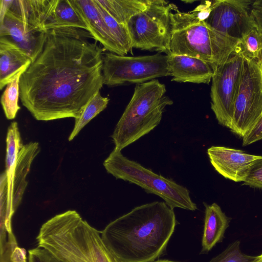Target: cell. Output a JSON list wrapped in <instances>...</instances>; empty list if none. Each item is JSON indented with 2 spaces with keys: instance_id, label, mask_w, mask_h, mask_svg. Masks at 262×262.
Segmentation results:
<instances>
[{
  "instance_id": "obj_1",
  "label": "cell",
  "mask_w": 262,
  "mask_h": 262,
  "mask_svg": "<svg viewBox=\"0 0 262 262\" xmlns=\"http://www.w3.org/2000/svg\"><path fill=\"white\" fill-rule=\"evenodd\" d=\"M88 31H48L44 47L21 75L19 98L37 120L78 118L102 88L103 55Z\"/></svg>"
},
{
  "instance_id": "obj_2",
  "label": "cell",
  "mask_w": 262,
  "mask_h": 262,
  "mask_svg": "<svg viewBox=\"0 0 262 262\" xmlns=\"http://www.w3.org/2000/svg\"><path fill=\"white\" fill-rule=\"evenodd\" d=\"M177 224L164 202L137 206L101 231L111 251L122 262H152L165 251Z\"/></svg>"
},
{
  "instance_id": "obj_3",
  "label": "cell",
  "mask_w": 262,
  "mask_h": 262,
  "mask_svg": "<svg viewBox=\"0 0 262 262\" xmlns=\"http://www.w3.org/2000/svg\"><path fill=\"white\" fill-rule=\"evenodd\" d=\"M38 247L63 262H122L108 248L101 232L75 210L57 214L44 223Z\"/></svg>"
},
{
  "instance_id": "obj_4",
  "label": "cell",
  "mask_w": 262,
  "mask_h": 262,
  "mask_svg": "<svg viewBox=\"0 0 262 262\" xmlns=\"http://www.w3.org/2000/svg\"><path fill=\"white\" fill-rule=\"evenodd\" d=\"M170 18V53L201 59L212 64L214 71L239 43V40L208 27L199 5L186 12L172 4Z\"/></svg>"
},
{
  "instance_id": "obj_5",
  "label": "cell",
  "mask_w": 262,
  "mask_h": 262,
  "mask_svg": "<svg viewBox=\"0 0 262 262\" xmlns=\"http://www.w3.org/2000/svg\"><path fill=\"white\" fill-rule=\"evenodd\" d=\"M166 92L165 85L156 79L136 84L111 136L115 149L121 151L160 124L165 108L173 104Z\"/></svg>"
},
{
  "instance_id": "obj_6",
  "label": "cell",
  "mask_w": 262,
  "mask_h": 262,
  "mask_svg": "<svg viewBox=\"0 0 262 262\" xmlns=\"http://www.w3.org/2000/svg\"><path fill=\"white\" fill-rule=\"evenodd\" d=\"M103 166L117 179L136 184L147 193L160 196L172 209H197L187 188L128 159L120 150L114 149L104 160Z\"/></svg>"
},
{
  "instance_id": "obj_7",
  "label": "cell",
  "mask_w": 262,
  "mask_h": 262,
  "mask_svg": "<svg viewBox=\"0 0 262 262\" xmlns=\"http://www.w3.org/2000/svg\"><path fill=\"white\" fill-rule=\"evenodd\" d=\"M172 4L149 0L144 11L126 23L133 48L170 53V18Z\"/></svg>"
},
{
  "instance_id": "obj_8",
  "label": "cell",
  "mask_w": 262,
  "mask_h": 262,
  "mask_svg": "<svg viewBox=\"0 0 262 262\" xmlns=\"http://www.w3.org/2000/svg\"><path fill=\"white\" fill-rule=\"evenodd\" d=\"M102 74L103 84L108 86L137 84L168 76L167 55L127 56L105 53Z\"/></svg>"
},
{
  "instance_id": "obj_9",
  "label": "cell",
  "mask_w": 262,
  "mask_h": 262,
  "mask_svg": "<svg viewBox=\"0 0 262 262\" xmlns=\"http://www.w3.org/2000/svg\"><path fill=\"white\" fill-rule=\"evenodd\" d=\"M47 26L27 16L15 1H1L0 36L14 42L33 62L45 45Z\"/></svg>"
},
{
  "instance_id": "obj_10",
  "label": "cell",
  "mask_w": 262,
  "mask_h": 262,
  "mask_svg": "<svg viewBox=\"0 0 262 262\" xmlns=\"http://www.w3.org/2000/svg\"><path fill=\"white\" fill-rule=\"evenodd\" d=\"M262 115V73L258 62L244 57L239 86L230 128L243 138Z\"/></svg>"
},
{
  "instance_id": "obj_11",
  "label": "cell",
  "mask_w": 262,
  "mask_h": 262,
  "mask_svg": "<svg viewBox=\"0 0 262 262\" xmlns=\"http://www.w3.org/2000/svg\"><path fill=\"white\" fill-rule=\"evenodd\" d=\"M244 56L238 46L224 63L218 66L211 80V108L219 123L229 129L240 84Z\"/></svg>"
},
{
  "instance_id": "obj_12",
  "label": "cell",
  "mask_w": 262,
  "mask_h": 262,
  "mask_svg": "<svg viewBox=\"0 0 262 262\" xmlns=\"http://www.w3.org/2000/svg\"><path fill=\"white\" fill-rule=\"evenodd\" d=\"M250 0L207 1L200 4L206 24L211 29L241 40L257 28Z\"/></svg>"
},
{
  "instance_id": "obj_13",
  "label": "cell",
  "mask_w": 262,
  "mask_h": 262,
  "mask_svg": "<svg viewBox=\"0 0 262 262\" xmlns=\"http://www.w3.org/2000/svg\"><path fill=\"white\" fill-rule=\"evenodd\" d=\"M37 142H31L23 145L18 154L13 179L7 186V206L5 225L0 229L2 232H12V217L20 205L28 182L26 177L29 173L31 164L39 152Z\"/></svg>"
},
{
  "instance_id": "obj_14",
  "label": "cell",
  "mask_w": 262,
  "mask_h": 262,
  "mask_svg": "<svg viewBox=\"0 0 262 262\" xmlns=\"http://www.w3.org/2000/svg\"><path fill=\"white\" fill-rule=\"evenodd\" d=\"M207 152L215 170L226 179L235 182L244 181L250 166L259 157L219 146H211Z\"/></svg>"
},
{
  "instance_id": "obj_15",
  "label": "cell",
  "mask_w": 262,
  "mask_h": 262,
  "mask_svg": "<svg viewBox=\"0 0 262 262\" xmlns=\"http://www.w3.org/2000/svg\"><path fill=\"white\" fill-rule=\"evenodd\" d=\"M168 76L178 82L208 84L214 73L212 64L199 58L169 53L167 55Z\"/></svg>"
},
{
  "instance_id": "obj_16",
  "label": "cell",
  "mask_w": 262,
  "mask_h": 262,
  "mask_svg": "<svg viewBox=\"0 0 262 262\" xmlns=\"http://www.w3.org/2000/svg\"><path fill=\"white\" fill-rule=\"evenodd\" d=\"M81 16L88 31L94 39L110 52L124 56V52L114 37L110 28L98 11L94 0H70Z\"/></svg>"
},
{
  "instance_id": "obj_17",
  "label": "cell",
  "mask_w": 262,
  "mask_h": 262,
  "mask_svg": "<svg viewBox=\"0 0 262 262\" xmlns=\"http://www.w3.org/2000/svg\"><path fill=\"white\" fill-rule=\"evenodd\" d=\"M32 63L28 54L7 38L0 36V89Z\"/></svg>"
},
{
  "instance_id": "obj_18",
  "label": "cell",
  "mask_w": 262,
  "mask_h": 262,
  "mask_svg": "<svg viewBox=\"0 0 262 262\" xmlns=\"http://www.w3.org/2000/svg\"><path fill=\"white\" fill-rule=\"evenodd\" d=\"M205 207L204 231L202 239L201 253L208 252L218 243L222 242L230 219L216 203Z\"/></svg>"
},
{
  "instance_id": "obj_19",
  "label": "cell",
  "mask_w": 262,
  "mask_h": 262,
  "mask_svg": "<svg viewBox=\"0 0 262 262\" xmlns=\"http://www.w3.org/2000/svg\"><path fill=\"white\" fill-rule=\"evenodd\" d=\"M118 23L125 25L136 14L144 11L149 0H96Z\"/></svg>"
},
{
  "instance_id": "obj_20",
  "label": "cell",
  "mask_w": 262,
  "mask_h": 262,
  "mask_svg": "<svg viewBox=\"0 0 262 262\" xmlns=\"http://www.w3.org/2000/svg\"><path fill=\"white\" fill-rule=\"evenodd\" d=\"M52 25L53 29L69 28L88 30L84 20L70 0H57Z\"/></svg>"
},
{
  "instance_id": "obj_21",
  "label": "cell",
  "mask_w": 262,
  "mask_h": 262,
  "mask_svg": "<svg viewBox=\"0 0 262 262\" xmlns=\"http://www.w3.org/2000/svg\"><path fill=\"white\" fill-rule=\"evenodd\" d=\"M23 146L17 123L12 122L8 128L6 136L5 171L7 174V186L12 182L18 154Z\"/></svg>"
},
{
  "instance_id": "obj_22",
  "label": "cell",
  "mask_w": 262,
  "mask_h": 262,
  "mask_svg": "<svg viewBox=\"0 0 262 262\" xmlns=\"http://www.w3.org/2000/svg\"><path fill=\"white\" fill-rule=\"evenodd\" d=\"M110 99L101 96L98 92L86 104L80 116L75 119V125L69 137V141H72L79 132L92 119L103 111L108 103Z\"/></svg>"
},
{
  "instance_id": "obj_23",
  "label": "cell",
  "mask_w": 262,
  "mask_h": 262,
  "mask_svg": "<svg viewBox=\"0 0 262 262\" xmlns=\"http://www.w3.org/2000/svg\"><path fill=\"white\" fill-rule=\"evenodd\" d=\"M25 71H20L6 85L1 97V103L8 119L15 118L20 107L18 104L19 97V82L21 75Z\"/></svg>"
},
{
  "instance_id": "obj_24",
  "label": "cell",
  "mask_w": 262,
  "mask_h": 262,
  "mask_svg": "<svg viewBox=\"0 0 262 262\" xmlns=\"http://www.w3.org/2000/svg\"><path fill=\"white\" fill-rule=\"evenodd\" d=\"M238 46L244 57L259 61L262 58V32L252 29L240 40Z\"/></svg>"
},
{
  "instance_id": "obj_25",
  "label": "cell",
  "mask_w": 262,
  "mask_h": 262,
  "mask_svg": "<svg viewBox=\"0 0 262 262\" xmlns=\"http://www.w3.org/2000/svg\"><path fill=\"white\" fill-rule=\"evenodd\" d=\"M0 262H28L26 250L18 246L13 233H8L5 244L0 246Z\"/></svg>"
},
{
  "instance_id": "obj_26",
  "label": "cell",
  "mask_w": 262,
  "mask_h": 262,
  "mask_svg": "<svg viewBox=\"0 0 262 262\" xmlns=\"http://www.w3.org/2000/svg\"><path fill=\"white\" fill-rule=\"evenodd\" d=\"M256 257L243 253L240 249V242L236 241L209 262H252Z\"/></svg>"
},
{
  "instance_id": "obj_27",
  "label": "cell",
  "mask_w": 262,
  "mask_h": 262,
  "mask_svg": "<svg viewBox=\"0 0 262 262\" xmlns=\"http://www.w3.org/2000/svg\"><path fill=\"white\" fill-rule=\"evenodd\" d=\"M243 185L262 189V156H259L250 166Z\"/></svg>"
},
{
  "instance_id": "obj_28",
  "label": "cell",
  "mask_w": 262,
  "mask_h": 262,
  "mask_svg": "<svg viewBox=\"0 0 262 262\" xmlns=\"http://www.w3.org/2000/svg\"><path fill=\"white\" fill-rule=\"evenodd\" d=\"M28 262H63L46 250L37 247L28 251Z\"/></svg>"
},
{
  "instance_id": "obj_29",
  "label": "cell",
  "mask_w": 262,
  "mask_h": 262,
  "mask_svg": "<svg viewBox=\"0 0 262 262\" xmlns=\"http://www.w3.org/2000/svg\"><path fill=\"white\" fill-rule=\"evenodd\" d=\"M262 139V115L254 127L243 138V146Z\"/></svg>"
},
{
  "instance_id": "obj_30",
  "label": "cell",
  "mask_w": 262,
  "mask_h": 262,
  "mask_svg": "<svg viewBox=\"0 0 262 262\" xmlns=\"http://www.w3.org/2000/svg\"><path fill=\"white\" fill-rule=\"evenodd\" d=\"M251 11L258 29L262 32V0L254 1L252 4Z\"/></svg>"
},
{
  "instance_id": "obj_31",
  "label": "cell",
  "mask_w": 262,
  "mask_h": 262,
  "mask_svg": "<svg viewBox=\"0 0 262 262\" xmlns=\"http://www.w3.org/2000/svg\"><path fill=\"white\" fill-rule=\"evenodd\" d=\"M252 262H262V254L256 256Z\"/></svg>"
},
{
  "instance_id": "obj_32",
  "label": "cell",
  "mask_w": 262,
  "mask_h": 262,
  "mask_svg": "<svg viewBox=\"0 0 262 262\" xmlns=\"http://www.w3.org/2000/svg\"><path fill=\"white\" fill-rule=\"evenodd\" d=\"M152 262H180L178 261H173L167 259H159L156 261H154Z\"/></svg>"
},
{
  "instance_id": "obj_33",
  "label": "cell",
  "mask_w": 262,
  "mask_h": 262,
  "mask_svg": "<svg viewBox=\"0 0 262 262\" xmlns=\"http://www.w3.org/2000/svg\"><path fill=\"white\" fill-rule=\"evenodd\" d=\"M258 63L259 64V67H260L261 73H262V58L258 62Z\"/></svg>"
}]
</instances>
